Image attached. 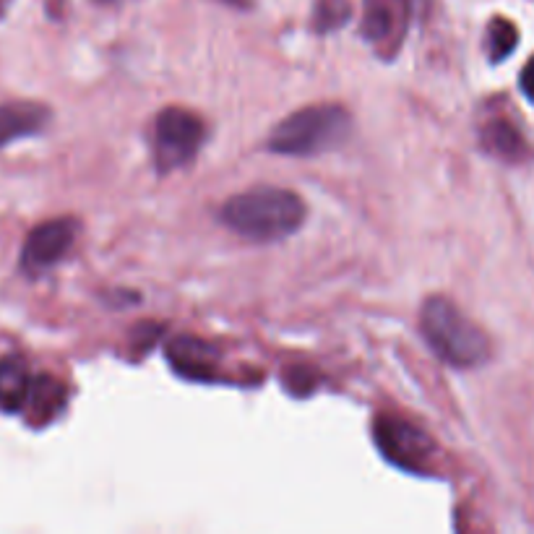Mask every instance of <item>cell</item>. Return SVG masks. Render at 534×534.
Segmentation results:
<instances>
[{
  "mask_svg": "<svg viewBox=\"0 0 534 534\" xmlns=\"http://www.w3.org/2000/svg\"><path fill=\"white\" fill-rule=\"evenodd\" d=\"M303 219V198L284 188H271V185L238 193L222 206V222L243 238L258 240V243L287 238L303 225Z\"/></svg>",
  "mask_w": 534,
  "mask_h": 534,
  "instance_id": "cell-1",
  "label": "cell"
},
{
  "mask_svg": "<svg viewBox=\"0 0 534 534\" xmlns=\"http://www.w3.org/2000/svg\"><path fill=\"white\" fill-rule=\"evenodd\" d=\"M422 337L451 368H477L490 357V339L449 297H430L420 313Z\"/></svg>",
  "mask_w": 534,
  "mask_h": 534,
  "instance_id": "cell-2",
  "label": "cell"
},
{
  "mask_svg": "<svg viewBox=\"0 0 534 534\" xmlns=\"http://www.w3.org/2000/svg\"><path fill=\"white\" fill-rule=\"evenodd\" d=\"M352 133V115L342 105H313L284 118L269 136V149L290 157L337 149Z\"/></svg>",
  "mask_w": 534,
  "mask_h": 534,
  "instance_id": "cell-3",
  "label": "cell"
},
{
  "mask_svg": "<svg viewBox=\"0 0 534 534\" xmlns=\"http://www.w3.org/2000/svg\"><path fill=\"white\" fill-rule=\"evenodd\" d=\"M201 141H204V123L196 113L183 107L162 110L154 126V154H157L159 172H170L191 162Z\"/></svg>",
  "mask_w": 534,
  "mask_h": 534,
  "instance_id": "cell-4",
  "label": "cell"
},
{
  "mask_svg": "<svg viewBox=\"0 0 534 534\" xmlns=\"http://www.w3.org/2000/svg\"><path fill=\"white\" fill-rule=\"evenodd\" d=\"M376 443L383 456L407 472H428L436 459V443L417 425L396 415H381L376 420Z\"/></svg>",
  "mask_w": 534,
  "mask_h": 534,
  "instance_id": "cell-5",
  "label": "cell"
},
{
  "mask_svg": "<svg viewBox=\"0 0 534 534\" xmlns=\"http://www.w3.org/2000/svg\"><path fill=\"white\" fill-rule=\"evenodd\" d=\"M409 29V0H365L360 34L378 55L394 58Z\"/></svg>",
  "mask_w": 534,
  "mask_h": 534,
  "instance_id": "cell-6",
  "label": "cell"
},
{
  "mask_svg": "<svg viewBox=\"0 0 534 534\" xmlns=\"http://www.w3.org/2000/svg\"><path fill=\"white\" fill-rule=\"evenodd\" d=\"M79 235L76 219H50L45 225L29 232L24 251H21V269L29 274H42L53 269L60 258L73 248V240Z\"/></svg>",
  "mask_w": 534,
  "mask_h": 534,
  "instance_id": "cell-7",
  "label": "cell"
},
{
  "mask_svg": "<svg viewBox=\"0 0 534 534\" xmlns=\"http://www.w3.org/2000/svg\"><path fill=\"white\" fill-rule=\"evenodd\" d=\"M167 360L180 376L191 381H214L219 370V352L198 337H175L167 344Z\"/></svg>",
  "mask_w": 534,
  "mask_h": 534,
  "instance_id": "cell-8",
  "label": "cell"
},
{
  "mask_svg": "<svg viewBox=\"0 0 534 534\" xmlns=\"http://www.w3.org/2000/svg\"><path fill=\"white\" fill-rule=\"evenodd\" d=\"M50 120V110L37 102H8L0 105V149L40 133Z\"/></svg>",
  "mask_w": 534,
  "mask_h": 534,
  "instance_id": "cell-9",
  "label": "cell"
},
{
  "mask_svg": "<svg viewBox=\"0 0 534 534\" xmlns=\"http://www.w3.org/2000/svg\"><path fill=\"white\" fill-rule=\"evenodd\" d=\"M63 407H66V389H63V383L53 376H34L27 404H24L27 420L32 425H47V422L55 420L63 412Z\"/></svg>",
  "mask_w": 534,
  "mask_h": 534,
  "instance_id": "cell-10",
  "label": "cell"
},
{
  "mask_svg": "<svg viewBox=\"0 0 534 534\" xmlns=\"http://www.w3.org/2000/svg\"><path fill=\"white\" fill-rule=\"evenodd\" d=\"M32 373L21 355H6L0 360V409L21 412L32 389Z\"/></svg>",
  "mask_w": 534,
  "mask_h": 534,
  "instance_id": "cell-11",
  "label": "cell"
},
{
  "mask_svg": "<svg viewBox=\"0 0 534 534\" xmlns=\"http://www.w3.org/2000/svg\"><path fill=\"white\" fill-rule=\"evenodd\" d=\"M482 146L503 162H521L529 154L524 136L516 131L514 123L503 118L490 120L488 126L482 128Z\"/></svg>",
  "mask_w": 534,
  "mask_h": 534,
  "instance_id": "cell-12",
  "label": "cell"
},
{
  "mask_svg": "<svg viewBox=\"0 0 534 534\" xmlns=\"http://www.w3.org/2000/svg\"><path fill=\"white\" fill-rule=\"evenodd\" d=\"M516 42H519V32L508 19H493L488 27V50H490V60L498 63V60H506L508 55L514 53Z\"/></svg>",
  "mask_w": 534,
  "mask_h": 534,
  "instance_id": "cell-13",
  "label": "cell"
},
{
  "mask_svg": "<svg viewBox=\"0 0 534 534\" xmlns=\"http://www.w3.org/2000/svg\"><path fill=\"white\" fill-rule=\"evenodd\" d=\"M350 16L347 0H324L318 6V27L321 29H337Z\"/></svg>",
  "mask_w": 534,
  "mask_h": 534,
  "instance_id": "cell-14",
  "label": "cell"
},
{
  "mask_svg": "<svg viewBox=\"0 0 534 534\" xmlns=\"http://www.w3.org/2000/svg\"><path fill=\"white\" fill-rule=\"evenodd\" d=\"M521 89H524L529 102H534V58L529 60L527 66H524V71H521Z\"/></svg>",
  "mask_w": 534,
  "mask_h": 534,
  "instance_id": "cell-15",
  "label": "cell"
}]
</instances>
